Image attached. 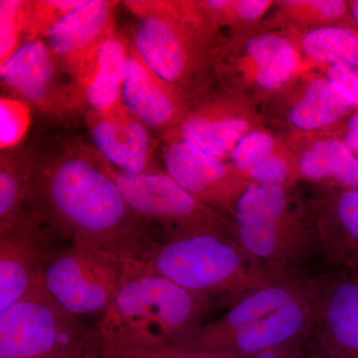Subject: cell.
Listing matches in <instances>:
<instances>
[{"instance_id": "6da1fadb", "label": "cell", "mask_w": 358, "mask_h": 358, "mask_svg": "<svg viewBox=\"0 0 358 358\" xmlns=\"http://www.w3.org/2000/svg\"><path fill=\"white\" fill-rule=\"evenodd\" d=\"M30 145L25 210L54 235L136 262L150 260L159 240L131 210L95 148L81 138L59 134Z\"/></svg>"}, {"instance_id": "7a4b0ae2", "label": "cell", "mask_w": 358, "mask_h": 358, "mask_svg": "<svg viewBox=\"0 0 358 358\" xmlns=\"http://www.w3.org/2000/svg\"><path fill=\"white\" fill-rule=\"evenodd\" d=\"M229 230L268 284L308 281L331 271L301 183H252L226 216Z\"/></svg>"}, {"instance_id": "3957f363", "label": "cell", "mask_w": 358, "mask_h": 358, "mask_svg": "<svg viewBox=\"0 0 358 358\" xmlns=\"http://www.w3.org/2000/svg\"><path fill=\"white\" fill-rule=\"evenodd\" d=\"M136 17L128 34L155 73L194 103L216 85L213 51L219 33L199 0H128Z\"/></svg>"}, {"instance_id": "277c9868", "label": "cell", "mask_w": 358, "mask_h": 358, "mask_svg": "<svg viewBox=\"0 0 358 358\" xmlns=\"http://www.w3.org/2000/svg\"><path fill=\"white\" fill-rule=\"evenodd\" d=\"M320 277V275H319ZM268 284L231 306L169 352L179 355L232 357L260 352L313 333L317 278Z\"/></svg>"}, {"instance_id": "5b68a950", "label": "cell", "mask_w": 358, "mask_h": 358, "mask_svg": "<svg viewBox=\"0 0 358 358\" xmlns=\"http://www.w3.org/2000/svg\"><path fill=\"white\" fill-rule=\"evenodd\" d=\"M212 301L141 264L129 275L90 336L100 343L173 350L205 324Z\"/></svg>"}, {"instance_id": "8992f818", "label": "cell", "mask_w": 358, "mask_h": 358, "mask_svg": "<svg viewBox=\"0 0 358 358\" xmlns=\"http://www.w3.org/2000/svg\"><path fill=\"white\" fill-rule=\"evenodd\" d=\"M193 293L230 306L268 285L231 234L229 227H207L164 238L145 264Z\"/></svg>"}, {"instance_id": "52a82bcc", "label": "cell", "mask_w": 358, "mask_h": 358, "mask_svg": "<svg viewBox=\"0 0 358 358\" xmlns=\"http://www.w3.org/2000/svg\"><path fill=\"white\" fill-rule=\"evenodd\" d=\"M216 84L260 110L278 90L310 69L286 31L221 33L213 51Z\"/></svg>"}, {"instance_id": "ba28073f", "label": "cell", "mask_w": 358, "mask_h": 358, "mask_svg": "<svg viewBox=\"0 0 358 358\" xmlns=\"http://www.w3.org/2000/svg\"><path fill=\"white\" fill-rule=\"evenodd\" d=\"M141 264L89 244L54 251L43 268L45 288L73 317L102 315Z\"/></svg>"}, {"instance_id": "9c48e42d", "label": "cell", "mask_w": 358, "mask_h": 358, "mask_svg": "<svg viewBox=\"0 0 358 358\" xmlns=\"http://www.w3.org/2000/svg\"><path fill=\"white\" fill-rule=\"evenodd\" d=\"M88 334L53 300L42 279L0 313V358H61Z\"/></svg>"}, {"instance_id": "30bf717a", "label": "cell", "mask_w": 358, "mask_h": 358, "mask_svg": "<svg viewBox=\"0 0 358 358\" xmlns=\"http://www.w3.org/2000/svg\"><path fill=\"white\" fill-rule=\"evenodd\" d=\"M99 157L131 210L150 229L152 225L159 227L164 239L202 228L228 227L225 215L195 199L166 171L127 173L115 169L102 155Z\"/></svg>"}, {"instance_id": "8fae6325", "label": "cell", "mask_w": 358, "mask_h": 358, "mask_svg": "<svg viewBox=\"0 0 358 358\" xmlns=\"http://www.w3.org/2000/svg\"><path fill=\"white\" fill-rule=\"evenodd\" d=\"M319 69H306L261 106L266 128L284 138L324 133L355 112Z\"/></svg>"}, {"instance_id": "7c38bea8", "label": "cell", "mask_w": 358, "mask_h": 358, "mask_svg": "<svg viewBox=\"0 0 358 358\" xmlns=\"http://www.w3.org/2000/svg\"><path fill=\"white\" fill-rule=\"evenodd\" d=\"M263 126L258 108L216 84L190 105L162 140L185 141L206 154L229 160L241 138Z\"/></svg>"}, {"instance_id": "4fadbf2b", "label": "cell", "mask_w": 358, "mask_h": 358, "mask_svg": "<svg viewBox=\"0 0 358 358\" xmlns=\"http://www.w3.org/2000/svg\"><path fill=\"white\" fill-rule=\"evenodd\" d=\"M2 86L39 115L51 119L75 115L70 78L42 38L27 40L0 63Z\"/></svg>"}, {"instance_id": "5bb4252c", "label": "cell", "mask_w": 358, "mask_h": 358, "mask_svg": "<svg viewBox=\"0 0 358 358\" xmlns=\"http://www.w3.org/2000/svg\"><path fill=\"white\" fill-rule=\"evenodd\" d=\"M159 159L166 173L195 199L227 216L250 183L229 160L185 141L162 140Z\"/></svg>"}, {"instance_id": "9a60e30c", "label": "cell", "mask_w": 358, "mask_h": 358, "mask_svg": "<svg viewBox=\"0 0 358 358\" xmlns=\"http://www.w3.org/2000/svg\"><path fill=\"white\" fill-rule=\"evenodd\" d=\"M84 117L92 147L115 169L131 174L164 171L157 157L160 141L122 102L101 112L89 110Z\"/></svg>"}, {"instance_id": "2e32d148", "label": "cell", "mask_w": 358, "mask_h": 358, "mask_svg": "<svg viewBox=\"0 0 358 358\" xmlns=\"http://www.w3.org/2000/svg\"><path fill=\"white\" fill-rule=\"evenodd\" d=\"M313 334L329 358H358V268H334L317 278Z\"/></svg>"}, {"instance_id": "e0dca14e", "label": "cell", "mask_w": 358, "mask_h": 358, "mask_svg": "<svg viewBox=\"0 0 358 358\" xmlns=\"http://www.w3.org/2000/svg\"><path fill=\"white\" fill-rule=\"evenodd\" d=\"M52 235L28 210L13 227L0 233V313L43 279L45 264L54 252L49 244Z\"/></svg>"}, {"instance_id": "ac0fdd59", "label": "cell", "mask_w": 358, "mask_h": 358, "mask_svg": "<svg viewBox=\"0 0 358 358\" xmlns=\"http://www.w3.org/2000/svg\"><path fill=\"white\" fill-rule=\"evenodd\" d=\"M128 39L122 103L160 141L178 124L192 102L150 69Z\"/></svg>"}, {"instance_id": "d6986e66", "label": "cell", "mask_w": 358, "mask_h": 358, "mask_svg": "<svg viewBox=\"0 0 358 358\" xmlns=\"http://www.w3.org/2000/svg\"><path fill=\"white\" fill-rule=\"evenodd\" d=\"M119 1L84 0L51 28L47 43L71 81L76 79L115 29Z\"/></svg>"}, {"instance_id": "ffe728a7", "label": "cell", "mask_w": 358, "mask_h": 358, "mask_svg": "<svg viewBox=\"0 0 358 358\" xmlns=\"http://www.w3.org/2000/svg\"><path fill=\"white\" fill-rule=\"evenodd\" d=\"M317 220L331 270L358 268V187L300 182Z\"/></svg>"}, {"instance_id": "44dd1931", "label": "cell", "mask_w": 358, "mask_h": 358, "mask_svg": "<svg viewBox=\"0 0 358 358\" xmlns=\"http://www.w3.org/2000/svg\"><path fill=\"white\" fill-rule=\"evenodd\" d=\"M128 55V35L117 30L71 81L75 114L101 112L122 102Z\"/></svg>"}, {"instance_id": "7402d4cb", "label": "cell", "mask_w": 358, "mask_h": 358, "mask_svg": "<svg viewBox=\"0 0 358 358\" xmlns=\"http://www.w3.org/2000/svg\"><path fill=\"white\" fill-rule=\"evenodd\" d=\"M286 138L293 152L299 182L338 189L358 187V160L338 138L313 134Z\"/></svg>"}, {"instance_id": "603a6c76", "label": "cell", "mask_w": 358, "mask_h": 358, "mask_svg": "<svg viewBox=\"0 0 358 358\" xmlns=\"http://www.w3.org/2000/svg\"><path fill=\"white\" fill-rule=\"evenodd\" d=\"M229 162L250 183L284 187L299 183L289 141L265 126L242 138Z\"/></svg>"}, {"instance_id": "cb8c5ba5", "label": "cell", "mask_w": 358, "mask_h": 358, "mask_svg": "<svg viewBox=\"0 0 358 358\" xmlns=\"http://www.w3.org/2000/svg\"><path fill=\"white\" fill-rule=\"evenodd\" d=\"M259 28L310 31L327 27L358 29L348 0H275Z\"/></svg>"}, {"instance_id": "d4e9b609", "label": "cell", "mask_w": 358, "mask_h": 358, "mask_svg": "<svg viewBox=\"0 0 358 358\" xmlns=\"http://www.w3.org/2000/svg\"><path fill=\"white\" fill-rule=\"evenodd\" d=\"M308 68L343 64L358 67V29L327 27L310 31H286Z\"/></svg>"}, {"instance_id": "484cf974", "label": "cell", "mask_w": 358, "mask_h": 358, "mask_svg": "<svg viewBox=\"0 0 358 358\" xmlns=\"http://www.w3.org/2000/svg\"><path fill=\"white\" fill-rule=\"evenodd\" d=\"M31 145L2 150L0 157V233L24 213L30 192Z\"/></svg>"}, {"instance_id": "4316f807", "label": "cell", "mask_w": 358, "mask_h": 358, "mask_svg": "<svg viewBox=\"0 0 358 358\" xmlns=\"http://www.w3.org/2000/svg\"><path fill=\"white\" fill-rule=\"evenodd\" d=\"M199 3L220 35L255 29L267 17L275 0H199Z\"/></svg>"}, {"instance_id": "83f0119b", "label": "cell", "mask_w": 358, "mask_h": 358, "mask_svg": "<svg viewBox=\"0 0 358 358\" xmlns=\"http://www.w3.org/2000/svg\"><path fill=\"white\" fill-rule=\"evenodd\" d=\"M84 0H29L26 10L25 41L46 38L51 28Z\"/></svg>"}, {"instance_id": "f1b7e54d", "label": "cell", "mask_w": 358, "mask_h": 358, "mask_svg": "<svg viewBox=\"0 0 358 358\" xmlns=\"http://www.w3.org/2000/svg\"><path fill=\"white\" fill-rule=\"evenodd\" d=\"M31 108L13 96L0 99V147L2 150L20 147L30 124Z\"/></svg>"}, {"instance_id": "f546056e", "label": "cell", "mask_w": 358, "mask_h": 358, "mask_svg": "<svg viewBox=\"0 0 358 358\" xmlns=\"http://www.w3.org/2000/svg\"><path fill=\"white\" fill-rule=\"evenodd\" d=\"M26 0H0V63L25 41Z\"/></svg>"}, {"instance_id": "4dcf8cb0", "label": "cell", "mask_w": 358, "mask_h": 358, "mask_svg": "<svg viewBox=\"0 0 358 358\" xmlns=\"http://www.w3.org/2000/svg\"><path fill=\"white\" fill-rule=\"evenodd\" d=\"M89 358H178L167 350L110 345L88 338Z\"/></svg>"}, {"instance_id": "1f68e13d", "label": "cell", "mask_w": 358, "mask_h": 358, "mask_svg": "<svg viewBox=\"0 0 358 358\" xmlns=\"http://www.w3.org/2000/svg\"><path fill=\"white\" fill-rule=\"evenodd\" d=\"M315 69L324 73L353 109L358 110V67L334 64L322 66Z\"/></svg>"}, {"instance_id": "d6a6232c", "label": "cell", "mask_w": 358, "mask_h": 358, "mask_svg": "<svg viewBox=\"0 0 358 358\" xmlns=\"http://www.w3.org/2000/svg\"><path fill=\"white\" fill-rule=\"evenodd\" d=\"M308 336H300L282 343V345L266 348L260 352L248 353V355H232V357H201V355H176L178 358H298L301 348L306 341L310 338Z\"/></svg>"}, {"instance_id": "836d02e7", "label": "cell", "mask_w": 358, "mask_h": 358, "mask_svg": "<svg viewBox=\"0 0 358 358\" xmlns=\"http://www.w3.org/2000/svg\"><path fill=\"white\" fill-rule=\"evenodd\" d=\"M320 134H331L338 138L358 160V110L348 115L333 128Z\"/></svg>"}, {"instance_id": "e575fe53", "label": "cell", "mask_w": 358, "mask_h": 358, "mask_svg": "<svg viewBox=\"0 0 358 358\" xmlns=\"http://www.w3.org/2000/svg\"><path fill=\"white\" fill-rule=\"evenodd\" d=\"M298 358H329L313 334L306 341Z\"/></svg>"}, {"instance_id": "d590c367", "label": "cell", "mask_w": 358, "mask_h": 358, "mask_svg": "<svg viewBox=\"0 0 358 358\" xmlns=\"http://www.w3.org/2000/svg\"><path fill=\"white\" fill-rule=\"evenodd\" d=\"M88 336L80 343L79 345H77L74 350H71V352L66 353L64 357L61 358H89L88 355Z\"/></svg>"}, {"instance_id": "8d00e7d4", "label": "cell", "mask_w": 358, "mask_h": 358, "mask_svg": "<svg viewBox=\"0 0 358 358\" xmlns=\"http://www.w3.org/2000/svg\"><path fill=\"white\" fill-rule=\"evenodd\" d=\"M350 2V9H352V13L353 17H355V22H357V25L358 27V0H348Z\"/></svg>"}]
</instances>
